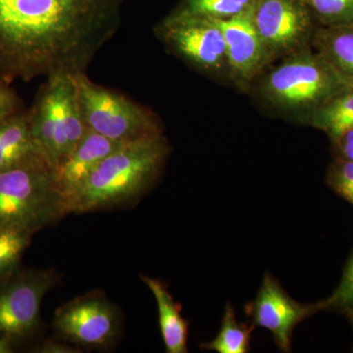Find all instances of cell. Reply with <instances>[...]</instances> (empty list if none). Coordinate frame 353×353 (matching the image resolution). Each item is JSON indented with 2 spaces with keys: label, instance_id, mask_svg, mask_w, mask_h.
I'll list each match as a JSON object with an SVG mask.
<instances>
[{
  "label": "cell",
  "instance_id": "6da1fadb",
  "mask_svg": "<svg viewBox=\"0 0 353 353\" xmlns=\"http://www.w3.org/2000/svg\"><path fill=\"white\" fill-rule=\"evenodd\" d=\"M121 0H0V76L82 73L117 29Z\"/></svg>",
  "mask_w": 353,
  "mask_h": 353
},
{
  "label": "cell",
  "instance_id": "7a4b0ae2",
  "mask_svg": "<svg viewBox=\"0 0 353 353\" xmlns=\"http://www.w3.org/2000/svg\"><path fill=\"white\" fill-rule=\"evenodd\" d=\"M170 146L163 134L124 143L104 158L66 201L67 213H85L136 199L157 181Z\"/></svg>",
  "mask_w": 353,
  "mask_h": 353
},
{
  "label": "cell",
  "instance_id": "3957f363",
  "mask_svg": "<svg viewBox=\"0 0 353 353\" xmlns=\"http://www.w3.org/2000/svg\"><path fill=\"white\" fill-rule=\"evenodd\" d=\"M280 61L261 79L259 97L272 110L303 124L334 94L353 85L312 48Z\"/></svg>",
  "mask_w": 353,
  "mask_h": 353
},
{
  "label": "cell",
  "instance_id": "277c9868",
  "mask_svg": "<svg viewBox=\"0 0 353 353\" xmlns=\"http://www.w3.org/2000/svg\"><path fill=\"white\" fill-rule=\"evenodd\" d=\"M66 214L54 170L44 158L0 171V228L34 234Z\"/></svg>",
  "mask_w": 353,
  "mask_h": 353
},
{
  "label": "cell",
  "instance_id": "5b68a950",
  "mask_svg": "<svg viewBox=\"0 0 353 353\" xmlns=\"http://www.w3.org/2000/svg\"><path fill=\"white\" fill-rule=\"evenodd\" d=\"M29 117L32 138L55 172L88 131L72 75L48 78Z\"/></svg>",
  "mask_w": 353,
  "mask_h": 353
},
{
  "label": "cell",
  "instance_id": "8992f818",
  "mask_svg": "<svg viewBox=\"0 0 353 353\" xmlns=\"http://www.w3.org/2000/svg\"><path fill=\"white\" fill-rule=\"evenodd\" d=\"M85 127L122 143L162 134L157 116L118 92L90 82L85 73L72 75Z\"/></svg>",
  "mask_w": 353,
  "mask_h": 353
},
{
  "label": "cell",
  "instance_id": "52a82bcc",
  "mask_svg": "<svg viewBox=\"0 0 353 353\" xmlns=\"http://www.w3.org/2000/svg\"><path fill=\"white\" fill-rule=\"evenodd\" d=\"M172 52L211 78L228 81L227 46L217 21L173 13L157 28Z\"/></svg>",
  "mask_w": 353,
  "mask_h": 353
},
{
  "label": "cell",
  "instance_id": "ba28073f",
  "mask_svg": "<svg viewBox=\"0 0 353 353\" xmlns=\"http://www.w3.org/2000/svg\"><path fill=\"white\" fill-rule=\"evenodd\" d=\"M252 20L271 64L312 48L318 24L306 0H259Z\"/></svg>",
  "mask_w": 353,
  "mask_h": 353
},
{
  "label": "cell",
  "instance_id": "9c48e42d",
  "mask_svg": "<svg viewBox=\"0 0 353 353\" xmlns=\"http://www.w3.org/2000/svg\"><path fill=\"white\" fill-rule=\"evenodd\" d=\"M57 282L52 270L16 272L0 281V336L15 341L34 333L41 301Z\"/></svg>",
  "mask_w": 353,
  "mask_h": 353
},
{
  "label": "cell",
  "instance_id": "30bf717a",
  "mask_svg": "<svg viewBox=\"0 0 353 353\" xmlns=\"http://www.w3.org/2000/svg\"><path fill=\"white\" fill-rule=\"evenodd\" d=\"M254 326L270 331L283 352H292L294 329L303 320L323 311L322 303L304 304L294 301L271 274H265L254 301L245 306Z\"/></svg>",
  "mask_w": 353,
  "mask_h": 353
},
{
  "label": "cell",
  "instance_id": "8fae6325",
  "mask_svg": "<svg viewBox=\"0 0 353 353\" xmlns=\"http://www.w3.org/2000/svg\"><path fill=\"white\" fill-rule=\"evenodd\" d=\"M53 326L58 333L73 343L88 347H104L117 334V315L105 297L87 294L58 308Z\"/></svg>",
  "mask_w": 353,
  "mask_h": 353
},
{
  "label": "cell",
  "instance_id": "7c38bea8",
  "mask_svg": "<svg viewBox=\"0 0 353 353\" xmlns=\"http://www.w3.org/2000/svg\"><path fill=\"white\" fill-rule=\"evenodd\" d=\"M216 21L226 41L228 81L241 92H248L271 65L253 23L252 11L231 19Z\"/></svg>",
  "mask_w": 353,
  "mask_h": 353
},
{
  "label": "cell",
  "instance_id": "4fadbf2b",
  "mask_svg": "<svg viewBox=\"0 0 353 353\" xmlns=\"http://www.w3.org/2000/svg\"><path fill=\"white\" fill-rule=\"evenodd\" d=\"M124 143L88 130L73 152L54 172L58 189L65 202L81 189L104 158Z\"/></svg>",
  "mask_w": 353,
  "mask_h": 353
},
{
  "label": "cell",
  "instance_id": "5bb4252c",
  "mask_svg": "<svg viewBox=\"0 0 353 353\" xmlns=\"http://www.w3.org/2000/svg\"><path fill=\"white\" fill-rule=\"evenodd\" d=\"M41 158L46 159L32 138L29 114L0 121V171Z\"/></svg>",
  "mask_w": 353,
  "mask_h": 353
},
{
  "label": "cell",
  "instance_id": "9a60e30c",
  "mask_svg": "<svg viewBox=\"0 0 353 353\" xmlns=\"http://www.w3.org/2000/svg\"><path fill=\"white\" fill-rule=\"evenodd\" d=\"M141 279L157 301L165 350L168 353H187L189 323L181 314L180 304L174 301L170 292L159 280L143 275Z\"/></svg>",
  "mask_w": 353,
  "mask_h": 353
},
{
  "label": "cell",
  "instance_id": "2e32d148",
  "mask_svg": "<svg viewBox=\"0 0 353 353\" xmlns=\"http://www.w3.org/2000/svg\"><path fill=\"white\" fill-rule=\"evenodd\" d=\"M311 46L353 85V23L318 26Z\"/></svg>",
  "mask_w": 353,
  "mask_h": 353
},
{
  "label": "cell",
  "instance_id": "e0dca14e",
  "mask_svg": "<svg viewBox=\"0 0 353 353\" xmlns=\"http://www.w3.org/2000/svg\"><path fill=\"white\" fill-rule=\"evenodd\" d=\"M304 125L326 132L332 143L353 130V85L334 94L304 121Z\"/></svg>",
  "mask_w": 353,
  "mask_h": 353
},
{
  "label": "cell",
  "instance_id": "ac0fdd59",
  "mask_svg": "<svg viewBox=\"0 0 353 353\" xmlns=\"http://www.w3.org/2000/svg\"><path fill=\"white\" fill-rule=\"evenodd\" d=\"M254 325L240 323L236 311L228 303L221 322V329L212 341L202 343L201 350H212L218 353H246L250 352V340Z\"/></svg>",
  "mask_w": 353,
  "mask_h": 353
},
{
  "label": "cell",
  "instance_id": "d6986e66",
  "mask_svg": "<svg viewBox=\"0 0 353 353\" xmlns=\"http://www.w3.org/2000/svg\"><path fill=\"white\" fill-rule=\"evenodd\" d=\"M259 0H185L176 14L227 20L252 12Z\"/></svg>",
  "mask_w": 353,
  "mask_h": 353
},
{
  "label": "cell",
  "instance_id": "ffe728a7",
  "mask_svg": "<svg viewBox=\"0 0 353 353\" xmlns=\"http://www.w3.org/2000/svg\"><path fill=\"white\" fill-rule=\"evenodd\" d=\"M32 234L18 228H0V281L17 272L23 253L31 243Z\"/></svg>",
  "mask_w": 353,
  "mask_h": 353
},
{
  "label": "cell",
  "instance_id": "44dd1931",
  "mask_svg": "<svg viewBox=\"0 0 353 353\" xmlns=\"http://www.w3.org/2000/svg\"><path fill=\"white\" fill-rule=\"evenodd\" d=\"M318 26L353 23V0H306Z\"/></svg>",
  "mask_w": 353,
  "mask_h": 353
},
{
  "label": "cell",
  "instance_id": "7402d4cb",
  "mask_svg": "<svg viewBox=\"0 0 353 353\" xmlns=\"http://www.w3.org/2000/svg\"><path fill=\"white\" fill-rule=\"evenodd\" d=\"M323 310L347 313L353 310V250L348 259L340 284L328 299L321 301Z\"/></svg>",
  "mask_w": 353,
  "mask_h": 353
},
{
  "label": "cell",
  "instance_id": "603a6c76",
  "mask_svg": "<svg viewBox=\"0 0 353 353\" xmlns=\"http://www.w3.org/2000/svg\"><path fill=\"white\" fill-rule=\"evenodd\" d=\"M326 182L330 188L353 206V162L336 157L330 165Z\"/></svg>",
  "mask_w": 353,
  "mask_h": 353
},
{
  "label": "cell",
  "instance_id": "cb8c5ba5",
  "mask_svg": "<svg viewBox=\"0 0 353 353\" xmlns=\"http://www.w3.org/2000/svg\"><path fill=\"white\" fill-rule=\"evenodd\" d=\"M17 102L13 92L0 83V121L15 114Z\"/></svg>",
  "mask_w": 353,
  "mask_h": 353
},
{
  "label": "cell",
  "instance_id": "d4e9b609",
  "mask_svg": "<svg viewBox=\"0 0 353 353\" xmlns=\"http://www.w3.org/2000/svg\"><path fill=\"white\" fill-rule=\"evenodd\" d=\"M333 145L336 148V157L353 162V130H350L340 137Z\"/></svg>",
  "mask_w": 353,
  "mask_h": 353
},
{
  "label": "cell",
  "instance_id": "484cf974",
  "mask_svg": "<svg viewBox=\"0 0 353 353\" xmlns=\"http://www.w3.org/2000/svg\"><path fill=\"white\" fill-rule=\"evenodd\" d=\"M39 352L43 353H74L80 352L75 348L68 347V345H63V343H54V341H48L44 343L38 350Z\"/></svg>",
  "mask_w": 353,
  "mask_h": 353
},
{
  "label": "cell",
  "instance_id": "4316f807",
  "mask_svg": "<svg viewBox=\"0 0 353 353\" xmlns=\"http://www.w3.org/2000/svg\"><path fill=\"white\" fill-rule=\"evenodd\" d=\"M13 341L6 336H0V353H10L13 352Z\"/></svg>",
  "mask_w": 353,
  "mask_h": 353
},
{
  "label": "cell",
  "instance_id": "83f0119b",
  "mask_svg": "<svg viewBox=\"0 0 353 353\" xmlns=\"http://www.w3.org/2000/svg\"><path fill=\"white\" fill-rule=\"evenodd\" d=\"M348 317V319L350 320V322H352V328H353V315H347Z\"/></svg>",
  "mask_w": 353,
  "mask_h": 353
},
{
  "label": "cell",
  "instance_id": "f1b7e54d",
  "mask_svg": "<svg viewBox=\"0 0 353 353\" xmlns=\"http://www.w3.org/2000/svg\"><path fill=\"white\" fill-rule=\"evenodd\" d=\"M347 315H353V310L350 311V312L347 313Z\"/></svg>",
  "mask_w": 353,
  "mask_h": 353
}]
</instances>
